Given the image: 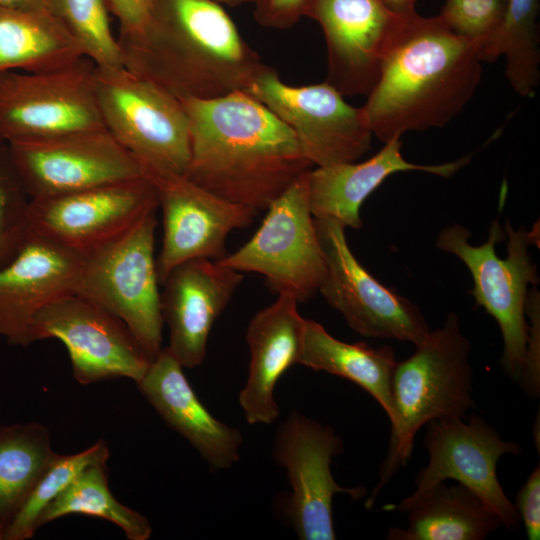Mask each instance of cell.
I'll return each instance as SVG.
<instances>
[{"label":"cell","mask_w":540,"mask_h":540,"mask_svg":"<svg viewBox=\"0 0 540 540\" xmlns=\"http://www.w3.org/2000/svg\"><path fill=\"white\" fill-rule=\"evenodd\" d=\"M296 136L317 167L356 162L371 148L372 132L361 107L348 104L326 82L291 86L266 65L247 90Z\"/></svg>","instance_id":"8fae6325"},{"label":"cell","mask_w":540,"mask_h":540,"mask_svg":"<svg viewBox=\"0 0 540 540\" xmlns=\"http://www.w3.org/2000/svg\"><path fill=\"white\" fill-rule=\"evenodd\" d=\"M156 212L85 256L74 293L121 319L151 361L161 352V293L155 256Z\"/></svg>","instance_id":"52a82bcc"},{"label":"cell","mask_w":540,"mask_h":540,"mask_svg":"<svg viewBox=\"0 0 540 540\" xmlns=\"http://www.w3.org/2000/svg\"><path fill=\"white\" fill-rule=\"evenodd\" d=\"M50 338L64 344L73 377L82 385L116 378L137 383L151 363L121 319L75 293L59 298L35 316L32 343Z\"/></svg>","instance_id":"4fadbf2b"},{"label":"cell","mask_w":540,"mask_h":540,"mask_svg":"<svg viewBox=\"0 0 540 540\" xmlns=\"http://www.w3.org/2000/svg\"><path fill=\"white\" fill-rule=\"evenodd\" d=\"M304 323L298 301L288 295H278L250 320L245 335L249 371L239 394V404L249 424L268 425L279 417L274 390L285 372L298 364Z\"/></svg>","instance_id":"7402d4cb"},{"label":"cell","mask_w":540,"mask_h":540,"mask_svg":"<svg viewBox=\"0 0 540 540\" xmlns=\"http://www.w3.org/2000/svg\"><path fill=\"white\" fill-rule=\"evenodd\" d=\"M310 0H251L255 20L265 28H292L305 14Z\"/></svg>","instance_id":"e575fe53"},{"label":"cell","mask_w":540,"mask_h":540,"mask_svg":"<svg viewBox=\"0 0 540 540\" xmlns=\"http://www.w3.org/2000/svg\"><path fill=\"white\" fill-rule=\"evenodd\" d=\"M315 219L325 260L318 292L364 337L421 343L430 333L420 308L372 276L350 249L345 227L330 218Z\"/></svg>","instance_id":"30bf717a"},{"label":"cell","mask_w":540,"mask_h":540,"mask_svg":"<svg viewBox=\"0 0 540 540\" xmlns=\"http://www.w3.org/2000/svg\"><path fill=\"white\" fill-rule=\"evenodd\" d=\"M94 88L104 128L145 172L186 175L189 121L178 98L124 66H95Z\"/></svg>","instance_id":"8992f818"},{"label":"cell","mask_w":540,"mask_h":540,"mask_svg":"<svg viewBox=\"0 0 540 540\" xmlns=\"http://www.w3.org/2000/svg\"><path fill=\"white\" fill-rule=\"evenodd\" d=\"M529 540L540 538V465L539 463L520 487L514 504Z\"/></svg>","instance_id":"d590c367"},{"label":"cell","mask_w":540,"mask_h":540,"mask_svg":"<svg viewBox=\"0 0 540 540\" xmlns=\"http://www.w3.org/2000/svg\"><path fill=\"white\" fill-rule=\"evenodd\" d=\"M180 101L190 133L185 176L226 200L266 210L314 166L294 133L245 90Z\"/></svg>","instance_id":"6da1fadb"},{"label":"cell","mask_w":540,"mask_h":540,"mask_svg":"<svg viewBox=\"0 0 540 540\" xmlns=\"http://www.w3.org/2000/svg\"><path fill=\"white\" fill-rule=\"evenodd\" d=\"M109 448L99 440L75 454H55L26 501L8 525L4 540H27L33 537L43 510L87 467L106 463Z\"/></svg>","instance_id":"f546056e"},{"label":"cell","mask_w":540,"mask_h":540,"mask_svg":"<svg viewBox=\"0 0 540 540\" xmlns=\"http://www.w3.org/2000/svg\"><path fill=\"white\" fill-rule=\"evenodd\" d=\"M383 509L408 514L407 526L390 528L388 540H482L503 526L499 516L460 483H437Z\"/></svg>","instance_id":"cb8c5ba5"},{"label":"cell","mask_w":540,"mask_h":540,"mask_svg":"<svg viewBox=\"0 0 540 540\" xmlns=\"http://www.w3.org/2000/svg\"><path fill=\"white\" fill-rule=\"evenodd\" d=\"M29 203L9 144L0 139V267L14 257L30 231Z\"/></svg>","instance_id":"1f68e13d"},{"label":"cell","mask_w":540,"mask_h":540,"mask_svg":"<svg viewBox=\"0 0 540 540\" xmlns=\"http://www.w3.org/2000/svg\"><path fill=\"white\" fill-rule=\"evenodd\" d=\"M162 210V247L156 257L159 283L181 263L195 259L219 261L227 255L226 239L248 227L257 210L226 200L173 173L146 171Z\"/></svg>","instance_id":"e0dca14e"},{"label":"cell","mask_w":540,"mask_h":540,"mask_svg":"<svg viewBox=\"0 0 540 540\" xmlns=\"http://www.w3.org/2000/svg\"><path fill=\"white\" fill-rule=\"evenodd\" d=\"M30 199L59 196L145 177V169L105 129L8 143Z\"/></svg>","instance_id":"7c38bea8"},{"label":"cell","mask_w":540,"mask_h":540,"mask_svg":"<svg viewBox=\"0 0 540 540\" xmlns=\"http://www.w3.org/2000/svg\"><path fill=\"white\" fill-rule=\"evenodd\" d=\"M309 171L269 205L262 224L244 245L216 261L241 273L261 274L273 292L291 296L298 303L318 292L325 273L309 207Z\"/></svg>","instance_id":"ba28073f"},{"label":"cell","mask_w":540,"mask_h":540,"mask_svg":"<svg viewBox=\"0 0 540 540\" xmlns=\"http://www.w3.org/2000/svg\"><path fill=\"white\" fill-rule=\"evenodd\" d=\"M83 57L53 13L0 4V73L55 70Z\"/></svg>","instance_id":"484cf974"},{"label":"cell","mask_w":540,"mask_h":540,"mask_svg":"<svg viewBox=\"0 0 540 540\" xmlns=\"http://www.w3.org/2000/svg\"><path fill=\"white\" fill-rule=\"evenodd\" d=\"M538 0H506L502 20L480 46L482 61L506 59L505 74L513 89L531 96L540 79Z\"/></svg>","instance_id":"83f0119b"},{"label":"cell","mask_w":540,"mask_h":540,"mask_svg":"<svg viewBox=\"0 0 540 540\" xmlns=\"http://www.w3.org/2000/svg\"><path fill=\"white\" fill-rule=\"evenodd\" d=\"M539 229H515L509 220L491 222L487 240L469 243L470 231L459 224L440 230L436 247L458 257L469 270L470 291L477 306L497 322L503 340L500 363L505 374L520 382L528 338L525 308L529 290L539 284L536 264L529 247L539 241Z\"/></svg>","instance_id":"5b68a950"},{"label":"cell","mask_w":540,"mask_h":540,"mask_svg":"<svg viewBox=\"0 0 540 540\" xmlns=\"http://www.w3.org/2000/svg\"><path fill=\"white\" fill-rule=\"evenodd\" d=\"M401 148L400 138L395 137L363 162L311 169L308 174V199L313 217L334 219L345 228L360 229L363 202L388 176L401 171L417 170L449 178L471 159V155H468L443 164H415L404 159Z\"/></svg>","instance_id":"603a6c76"},{"label":"cell","mask_w":540,"mask_h":540,"mask_svg":"<svg viewBox=\"0 0 540 540\" xmlns=\"http://www.w3.org/2000/svg\"><path fill=\"white\" fill-rule=\"evenodd\" d=\"M0 4L28 11L53 13V0H0Z\"/></svg>","instance_id":"74e56055"},{"label":"cell","mask_w":540,"mask_h":540,"mask_svg":"<svg viewBox=\"0 0 540 540\" xmlns=\"http://www.w3.org/2000/svg\"><path fill=\"white\" fill-rule=\"evenodd\" d=\"M343 450L339 435L330 426L293 411L280 425L273 457L285 469L291 494L286 504L289 521L301 540H334V495L353 499L366 494L362 486L343 487L331 472L332 458Z\"/></svg>","instance_id":"5bb4252c"},{"label":"cell","mask_w":540,"mask_h":540,"mask_svg":"<svg viewBox=\"0 0 540 540\" xmlns=\"http://www.w3.org/2000/svg\"><path fill=\"white\" fill-rule=\"evenodd\" d=\"M85 256L30 228L14 257L0 267V337L28 346L37 313L68 294Z\"/></svg>","instance_id":"d6986e66"},{"label":"cell","mask_w":540,"mask_h":540,"mask_svg":"<svg viewBox=\"0 0 540 540\" xmlns=\"http://www.w3.org/2000/svg\"><path fill=\"white\" fill-rule=\"evenodd\" d=\"M120 25L119 35L132 34L144 25L154 0H105Z\"/></svg>","instance_id":"8d00e7d4"},{"label":"cell","mask_w":540,"mask_h":540,"mask_svg":"<svg viewBox=\"0 0 540 540\" xmlns=\"http://www.w3.org/2000/svg\"><path fill=\"white\" fill-rule=\"evenodd\" d=\"M471 343L459 317L450 312L444 324L431 330L407 359L397 362L391 381L390 446L379 481L366 500L371 508L380 491L411 456L414 438L430 421L466 418L474 408Z\"/></svg>","instance_id":"277c9868"},{"label":"cell","mask_w":540,"mask_h":540,"mask_svg":"<svg viewBox=\"0 0 540 540\" xmlns=\"http://www.w3.org/2000/svg\"><path fill=\"white\" fill-rule=\"evenodd\" d=\"M117 38L124 67L179 100L247 90L266 66L212 0H154L140 30Z\"/></svg>","instance_id":"7a4b0ae2"},{"label":"cell","mask_w":540,"mask_h":540,"mask_svg":"<svg viewBox=\"0 0 540 540\" xmlns=\"http://www.w3.org/2000/svg\"><path fill=\"white\" fill-rule=\"evenodd\" d=\"M540 296L536 286L529 290L525 315L530 319L525 361L520 384L531 397L540 393Z\"/></svg>","instance_id":"836d02e7"},{"label":"cell","mask_w":540,"mask_h":540,"mask_svg":"<svg viewBox=\"0 0 540 540\" xmlns=\"http://www.w3.org/2000/svg\"><path fill=\"white\" fill-rule=\"evenodd\" d=\"M304 16L323 31L325 82L345 97L370 93L410 15L395 13L383 0H310Z\"/></svg>","instance_id":"9a60e30c"},{"label":"cell","mask_w":540,"mask_h":540,"mask_svg":"<svg viewBox=\"0 0 540 540\" xmlns=\"http://www.w3.org/2000/svg\"><path fill=\"white\" fill-rule=\"evenodd\" d=\"M424 445L429 460L417 474L412 494L453 479L483 500L505 528L517 527L520 519L499 482L497 464L505 454H519V444L503 440L495 427L472 414L469 418L430 421Z\"/></svg>","instance_id":"ac0fdd59"},{"label":"cell","mask_w":540,"mask_h":540,"mask_svg":"<svg viewBox=\"0 0 540 540\" xmlns=\"http://www.w3.org/2000/svg\"><path fill=\"white\" fill-rule=\"evenodd\" d=\"M482 62L479 44L439 16H408L361 107L368 128L385 143L446 125L475 93Z\"/></svg>","instance_id":"3957f363"},{"label":"cell","mask_w":540,"mask_h":540,"mask_svg":"<svg viewBox=\"0 0 540 540\" xmlns=\"http://www.w3.org/2000/svg\"><path fill=\"white\" fill-rule=\"evenodd\" d=\"M242 280L241 272L208 259L186 261L167 275L161 293L166 347L183 368L203 363L211 329Z\"/></svg>","instance_id":"ffe728a7"},{"label":"cell","mask_w":540,"mask_h":540,"mask_svg":"<svg viewBox=\"0 0 540 540\" xmlns=\"http://www.w3.org/2000/svg\"><path fill=\"white\" fill-rule=\"evenodd\" d=\"M505 5L506 0H447L439 17L480 47L499 26Z\"/></svg>","instance_id":"d6a6232c"},{"label":"cell","mask_w":540,"mask_h":540,"mask_svg":"<svg viewBox=\"0 0 540 540\" xmlns=\"http://www.w3.org/2000/svg\"><path fill=\"white\" fill-rule=\"evenodd\" d=\"M53 13L77 43L82 55L95 66H124L105 0H53Z\"/></svg>","instance_id":"4dcf8cb0"},{"label":"cell","mask_w":540,"mask_h":540,"mask_svg":"<svg viewBox=\"0 0 540 540\" xmlns=\"http://www.w3.org/2000/svg\"><path fill=\"white\" fill-rule=\"evenodd\" d=\"M55 454L46 426H0V540Z\"/></svg>","instance_id":"4316f807"},{"label":"cell","mask_w":540,"mask_h":540,"mask_svg":"<svg viewBox=\"0 0 540 540\" xmlns=\"http://www.w3.org/2000/svg\"><path fill=\"white\" fill-rule=\"evenodd\" d=\"M222 6L237 7L251 3V0H212Z\"/></svg>","instance_id":"ab89813d"},{"label":"cell","mask_w":540,"mask_h":540,"mask_svg":"<svg viewBox=\"0 0 540 540\" xmlns=\"http://www.w3.org/2000/svg\"><path fill=\"white\" fill-rule=\"evenodd\" d=\"M159 208L145 176L82 191L30 199V228L87 256Z\"/></svg>","instance_id":"2e32d148"},{"label":"cell","mask_w":540,"mask_h":540,"mask_svg":"<svg viewBox=\"0 0 540 540\" xmlns=\"http://www.w3.org/2000/svg\"><path fill=\"white\" fill-rule=\"evenodd\" d=\"M384 3L395 13L400 15H413L415 11L416 0H383Z\"/></svg>","instance_id":"f35d334b"},{"label":"cell","mask_w":540,"mask_h":540,"mask_svg":"<svg viewBox=\"0 0 540 540\" xmlns=\"http://www.w3.org/2000/svg\"><path fill=\"white\" fill-rule=\"evenodd\" d=\"M82 514L109 521L129 540H147L152 528L148 519L120 503L108 485L106 463L85 468L42 512L38 527L66 515Z\"/></svg>","instance_id":"f1b7e54d"},{"label":"cell","mask_w":540,"mask_h":540,"mask_svg":"<svg viewBox=\"0 0 540 540\" xmlns=\"http://www.w3.org/2000/svg\"><path fill=\"white\" fill-rule=\"evenodd\" d=\"M94 70L83 57L55 70L0 73V139L31 141L104 128Z\"/></svg>","instance_id":"9c48e42d"},{"label":"cell","mask_w":540,"mask_h":540,"mask_svg":"<svg viewBox=\"0 0 540 540\" xmlns=\"http://www.w3.org/2000/svg\"><path fill=\"white\" fill-rule=\"evenodd\" d=\"M136 384L160 418L192 445L211 470L229 469L239 460L240 430L209 412L167 347Z\"/></svg>","instance_id":"44dd1931"},{"label":"cell","mask_w":540,"mask_h":540,"mask_svg":"<svg viewBox=\"0 0 540 540\" xmlns=\"http://www.w3.org/2000/svg\"><path fill=\"white\" fill-rule=\"evenodd\" d=\"M393 348H372L333 337L318 322L305 319L298 364L348 379L368 392L392 417L391 381L396 366Z\"/></svg>","instance_id":"d4e9b609"}]
</instances>
